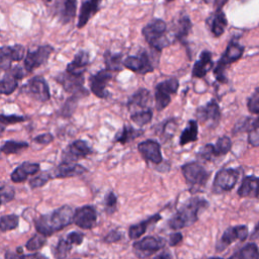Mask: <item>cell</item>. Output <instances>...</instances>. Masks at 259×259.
Wrapping results in <instances>:
<instances>
[{
	"label": "cell",
	"instance_id": "cell-52",
	"mask_svg": "<svg viewBox=\"0 0 259 259\" xmlns=\"http://www.w3.org/2000/svg\"><path fill=\"white\" fill-rule=\"evenodd\" d=\"M122 238V233H120L118 230H111L104 238L103 242L106 244H112L120 241Z\"/></svg>",
	"mask_w": 259,
	"mask_h": 259
},
{
	"label": "cell",
	"instance_id": "cell-17",
	"mask_svg": "<svg viewBox=\"0 0 259 259\" xmlns=\"http://www.w3.org/2000/svg\"><path fill=\"white\" fill-rule=\"evenodd\" d=\"M138 150L142 157L153 164H160L163 161L161 145L155 140H146L138 145Z\"/></svg>",
	"mask_w": 259,
	"mask_h": 259
},
{
	"label": "cell",
	"instance_id": "cell-7",
	"mask_svg": "<svg viewBox=\"0 0 259 259\" xmlns=\"http://www.w3.org/2000/svg\"><path fill=\"white\" fill-rule=\"evenodd\" d=\"M165 240L155 236H147L133 244V250L140 259H145L154 255L165 246Z\"/></svg>",
	"mask_w": 259,
	"mask_h": 259
},
{
	"label": "cell",
	"instance_id": "cell-8",
	"mask_svg": "<svg viewBox=\"0 0 259 259\" xmlns=\"http://www.w3.org/2000/svg\"><path fill=\"white\" fill-rule=\"evenodd\" d=\"M239 170L234 168H224L220 170L213 179L212 190L215 193L230 191L236 185L239 178Z\"/></svg>",
	"mask_w": 259,
	"mask_h": 259
},
{
	"label": "cell",
	"instance_id": "cell-2",
	"mask_svg": "<svg viewBox=\"0 0 259 259\" xmlns=\"http://www.w3.org/2000/svg\"><path fill=\"white\" fill-rule=\"evenodd\" d=\"M207 206L208 202L205 199L200 197H191L169 220L168 226L175 231L189 227L197 221L200 210Z\"/></svg>",
	"mask_w": 259,
	"mask_h": 259
},
{
	"label": "cell",
	"instance_id": "cell-51",
	"mask_svg": "<svg viewBox=\"0 0 259 259\" xmlns=\"http://www.w3.org/2000/svg\"><path fill=\"white\" fill-rule=\"evenodd\" d=\"M66 239L73 245V246H79L83 243L84 240V234L81 232H71L67 235Z\"/></svg>",
	"mask_w": 259,
	"mask_h": 259
},
{
	"label": "cell",
	"instance_id": "cell-4",
	"mask_svg": "<svg viewBox=\"0 0 259 259\" xmlns=\"http://www.w3.org/2000/svg\"><path fill=\"white\" fill-rule=\"evenodd\" d=\"M243 53H244V48L238 41L231 40L229 42L224 55L222 56V58L220 59V61L218 62L213 70L214 77L219 82H222V83L227 82V77L225 75V70L227 66L238 61L242 57Z\"/></svg>",
	"mask_w": 259,
	"mask_h": 259
},
{
	"label": "cell",
	"instance_id": "cell-60",
	"mask_svg": "<svg viewBox=\"0 0 259 259\" xmlns=\"http://www.w3.org/2000/svg\"><path fill=\"white\" fill-rule=\"evenodd\" d=\"M45 1H47V2H51L52 0H45Z\"/></svg>",
	"mask_w": 259,
	"mask_h": 259
},
{
	"label": "cell",
	"instance_id": "cell-38",
	"mask_svg": "<svg viewBox=\"0 0 259 259\" xmlns=\"http://www.w3.org/2000/svg\"><path fill=\"white\" fill-rule=\"evenodd\" d=\"M152 117H153V111L150 108L139 110V111L133 112L131 114L132 121L135 122L139 126L148 124L152 120Z\"/></svg>",
	"mask_w": 259,
	"mask_h": 259
},
{
	"label": "cell",
	"instance_id": "cell-27",
	"mask_svg": "<svg viewBox=\"0 0 259 259\" xmlns=\"http://www.w3.org/2000/svg\"><path fill=\"white\" fill-rule=\"evenodd\" d=\"M150 100H151L150 92L145 88H141L130 97L127 101V107L132 111H134V109L136 108H140V110L148 109Z\"/></svg>",
	"mask_w": 259,
	"mask_h": 259
},
{
	"label": "cell",
	"instance_id": "cell-11",
	"mask_svg": "<svg viewBox=\"0 0 259 259\" xmlns=\"http://www.w3.org/2000/svg\"><path fill=\"white\" fill-rule=\"evenodd\" d=\"M51 46H41L34 51H29L24 59V68L26 72H32L42 64H45L53 53Z\"/></svg>",
	"mask_w": 259,
	"mask_h": 259
},
{
	"label": "cell",
	"instance_id": "cell-41",
	"mask_svg": "<svg viewBox=\"0 0 259 259\" xmlns=\"http://www.w3.org/2000/svg\"><path fill=\"white\" fill-rule=\"evenodd\" d=\"M46 243H47V236L40 233H36L25 243V248L28 251H36L42 248V246Z\"/></svg>",
	"mask_w": 259,
	"mask_h": 259
},
{
	"label": "cell",
	"instance_id": "cell-54",
	"mask_svg": "<svg viewBox=\"0 0 259 259\" xmlns=\"http://www.w3.org/2000/svg\"><path fill=\"white\" fill-rule=\"evenodd\" d=\"M248 134V142L254 147L259 146V125Z\"/></svg>",
	"mask_w": 259,
	"mask_h": 259
},
{
	"label": "cell",
	"instance_id": "cell-25",
	"mask_svg": "<svg viewBox=\"0 0 259 259\" xmlns=\"http://www.w3.org/2000/svg\"><path fill=\"white\" fill-rule=\"evenodd\" d=\"M238 195L241 197H251L259 199V177H245L238 189Z\"/></svg>",
	"mask_w": 259,
	"mask_h": 259
},
{
	"label": "cell",
	"instance_id": "cell-37",
	"mask_svg": "<svg viewBox=\"0 0 259 259\" xmlns=\"http://www.w3.org/2000/svg\"><path fill=\"white\" fill-rule=\"evenodd\" d=\"M28 148V144L26 142H22V141H5L0 150L3 154L6 155H10V154H15L21 150H24Z\"/></svg>",
	"mask_w": 259,
	"mask_h": 259
},
{
	"label": "cell",
	"instance_id": "cell-1",
	"mask_svg": "<svg viewBox=\"0 0 259 259\" xmlns=\"http://www.w3.org/2000/svg\"><path fill=\"white\" fill-rule=\"evenodd\" d=\"M75 210L69 205H62L50 213L40 215L34 221V227L37 233L45 236H51L74 223Z\"/></svg>",
	"mask_w": 259,
	"mask_h": 259
},
{
	"label": "cell",
	"instance_id": "cell-3",
	"mask_svg": "<svg viewBox=\"0 0 259 259\" xmlns=\"http://www.w3.org/2000/svg\"><path fill=\"white\" fill-rule=\"evenodd\" d=\"M167 24L162 19H154L149 22L142 30L147 42L154 49L160 51L170 45L169 39L165 35Z\"/></svg>",
	"mask_w": 259,
	"mask_h": 259
},
{
	"label": "cell",
	"instance_id": "cell-28",
	"mask_svg": "<svg viewBox=\"0 0 259 259\" xmlns=\"http://www.w3.org/2000/svg\"><path fill=\"white\" fill-rule=\"evenodd\" d=\"M161 215L159 213H155L151 217H149L148 219L140 222L139 224H135V225H132L130 228H128V237L130 239L132 240H137V239H140L147 231V229L156 224L157 222H159L161 220Z\"/></svg>",
	"mask_w": 259,
	"mask_h": 259
},
{
	"label": "cell",
	"instance_id": "cell-49",
	"mask_svg": "<svg viewBox=\"0 0 259 259\" xmlns=\"http://www.w3.org/2000/svg\"><path fill=\"white\" fill-rule=\"evenodd\" d=\"M0 193H1V204H5L11 200H13L15 196V190L13 187L9 185L2 184L0 188Z\"/></svg>",
	"mask_w": 259,
	"mask_h": 259
},
{
	"label": "cell",
	"instance_id": "cell-33",
	"mask_svg": "<svg viewBox=\"0 0 259 259\" xmlns=\"http://www.w3.org/2000/svg\"><path fill=\"white\" fill-rule=\"evenodd\" d=\"M229 259H259V249L256 244L249 243Z\"/></svg>",
	"mask_w": 259,
	"mask_h": 259
},
{
	"label": "cell",
	"instance_id": "cell-13",
	"mask_svg": "<svg viewBox=\"0 0 259 259\" xmlns=\"http://www.w3.org/2000/svg\"><path fill=\"white\" fill-rule=\"evenodd\" d=\"M123 66L133 72L146 74L154 71L155 66L150 56L144 52L139 56H130L123 60Z\"/></svg>",
	"mask_w": 259,
	"mask_h": 259
},
{
	"label": "cell",
	"instance_id": "cell-42",
	"mask_svg": "<svg viewBox=\"0 0 259 259\" xmlns=\"http://www.w3.org/2000/svg\"><path fill=\"white\" fill-rule=\"evenodd\" d=\"M231 148H232V142H231V139L227 136H223L219 138L214 145V149L218 157L228 154Z\"/></svg>",
	"mask_w": 259,
	"mask_h": 259
},
{
	"label": "cell",
	"instance_id": "cell-34",
	"mask_svg": "<svg viewBox=\"0 0 259 259\" xmlns=\"http://www.w3.org/2000/svg\"><path fill=\"white\" fill-rule=\"evenodd\" d=\"M259 125V117H244L242 119H240L234 126L233 128V133L234 134H238V133H250L251 131H253L255 127H257Z\"/></svg>",
	"mask_w": 259,
	"mask_h": 259
},
{
	"label": "cell",
	"instance_id": "cell-58",
	"mask_svg": "<svg viewBox=\"0 0 259 259\" xmlns=\"http://www.w3.org/2000/svg\"><path fill=\"white\" fill-rule=\"evenodd\" d=\"M251 238H252V239H259V222H258L257 225L255 226L254 231H253V233H252V235H251Z\"/></svg>",
	"mask_w": 259,
	"mask_h": 259
},
{
	"label": "cell",
	"instance_id": "cell-47",
	"mask_svg": "<svg viewBox=\"0 0 259 259\" xmlns=\"http://www.w3.org/2000/svg\"><path fill=\"white\" fill-rule=\"evenodd\" d=\"M105 210L108 214H112L116 210L117 197L113 191H108L104 197Z\"/></svg>",
	"mask_w": 259,
	"mask_h": 259
},
{
	"label": "cell",
	"instance_id": "cell-20",
	"mask_svg": "<svg viewBox=\"0 0 259 259\" xmlns=\"http://www.w3.org/2000/svg\"><path fill=\"white\" fill-rule=\"evenodd\" d=\"M24 76V72L20 67H14L7 70V73L1 79L0 89L1 93L4 95L11 94L17 87L18 81L21 80Z\"/></svg>",
	"mask_w": 259,
	"mask_h": 259
},
{
	"label": "cell",
	"instance_id": "cell-15",
	"mask_svg": "<svg viewBox=\"0 0 259 259\" xmlns=\"http://www.w3.org/2000/svg\"><path fill=\"white\" fill-rule=\"evenodd\" d=\"M92 153L91 147L83 140L73 141L63 152V161L75 162L78 159H83Z\"/></svg>",
	"mask_w": 259,
	"mask_h": 259
},
{
	"label": "cell",
	"instance_id": "cell-32",
	"mask_svg": "<svg viewBox=\"0 0 259 259\" xmlns=\"http://www.w3.org/2000/svg\"><path fill=\"white\" fill-rule=\"evenodd\" d=\"M77 0H63L60 9V17L63 23H68L71 21L76 13Z\"/></svg>",
	"mask_w": 259,
	"mask_h": 259
},
{
	"label": "cell",
	"instance_id": "cell-55",
	"mask_svg": "<svg viewBox=\"0 0 259 259\" xmlns=\"http://www.w3.org/2000/svg\"><path fill=\"white\" fill-rule=\"evenodd\" d=\"M183 240V236L180 232H174L172 234H170L169 236V242L168 244L171 246V247H174V246H177L178 244H180Z\"/></svg>",
	"mask_w": 259,
	"mask_h": 259
},
{
	"label": "cell",
	"instance_id": "cell-43",
	"mask_svg": "<svg viewBox=\"0 0 259 259\" xmlns=\"http://www.w3.org/2000/svg\"><path fill=\"white\" fill-rule=\"evenodd\" d=\"M51 179H53L52 175L49 171H47V172H44V173L31 178L29 180V186L31 189H36V188H39V187L46 185L49 182V180H51Z\"/></svg>",
	"mask_w": 259,
	"mask_h": 259
},
{
	"label": "cell",
	"instance_id": "cell-53",
	"mask_svg": "<svg viewBox=\"0 0 259 259\" xmlns=\"http://www.w3.org/2000/svg\"><path fill=\"white\" fill-rule=\"evenodd\" d=\"M33 142L41 145H48L54 141V136L50 133H45L41 135H38L32 139Z\"/></svg>",
	"mask_w": 259,
	"mask_h": 259
},
{
	"label": "cell",
	"instance_id": "cell-9",
	"mask_svg": "<svg viewBox=\"0 0 259 259\" xmlns=\"http://www.w3.org/2000/svg\"><path fill=\"white\" fill-rule=\"evenodd\" d=\"M22 91L40 102H46L51 98L49 85L47 81L39 76L29 79L27 83L22 87Z\"/></svg>",
	"mask_w": 259,
	"mask_h": 259
},
{
	"label": "cell",
	"instance_id": "cell-36",
	"mask_svg": "<svg viewBox=\"0 0 259 259\" xmlns=\"http://www.w3.org/2000/svg\"><path fill=\"white\" fill-rule=\"evenodd\" d=\"M121 57V54H115L111 53L110 51H106L104 53V62L106 65V69L111 72L120 71L122 69L121 64H123Z\"/></svg>",
	"mask_w": 259,
	"mask_h": 259
},
{
	"label": "cell",
	"instance_id": "cell-14",
	"mask_svg": "<svg viewBox=\"0 0 259 259\" xmlns=\"http://www.w3.org/2000/svg\"><path fill=\"white\" fill-rule=\"evenodd\" d=\"M74 224L82 230H91L97 224L96 209L91 205H84L75 210Z\"/></svg>",
	"mask_w": 259,
	"mask_h": 259
},
{
	"label": "cell",
	"instance_id": "cell-21",
	"mask_svg": "<svg viewBox=\"0 0 259 259\" xmlns=\"http://www.w3.org/2000/svg\"><path fill=\"white\" fill-rule=\"evenodd\" d=\"M24 57V47L21 45H14L9 47H2L0 54L1 70H8L11 62L20 61Z\"/></svg>",
	"mask_w": 259,
	"mask_h": 259
},
{
	"label": "cell",
	"instance_id": "cell-31",
	"mask_svg": "<svg viewBox=\"0 0 259 259\" xmlns=\"http://www.w3.org/2000/svg\"><path fill=\"white\" fill-rule=\"evenodd\" d=\"M143 134H144L143 130H138L131 125H123L122 128L120 130V132L115 137V141L120 143L121 145H124V144L132 142L135 139L141 137Z\"/></svg>",
	"mask_w": 259,
	"mask_h": 259
},
{
	"label": "cell",
	"instance_id": "cell-26",
	"mask_svg": "<svg viewBox=\"0 0 259 259\" xmlns=\"http://www.w3.org/2000/svg\"><path fill=\"white\" fill-rule=\"evenodd\" d=\"M102 0H86L82 3L79 17H78V28H81L85 26V24L88 22V20L98 12L100 3Z\"/></svg>",
	"mask_w": 259,
	"mask_h": 259
},
{
	"label": "cell",
	"instance_id": "cell-48",
	"mask_svg": "<svg viewBox=\"0 0 259 259\" xmlns=\"http://www.w3.org/2000/svg\"><path fill=\"white\" fill-rule=\"evenodd\" d=\"M247 106L250 112L259 114V87L256 88L252 95L248 98Z\"/></svg>",
	"mask_w": 259,
	"mask_h": 259
},
{
	"label": "cell",
	"instance_id": "cell-44",
	"mask_svg": "<svg viewBox=\"0 0 259 259\" xmlns=\"http://www.w3.org/2000/svg\"><path fill=\"white\" fill-rule=\"evenodd\" d=\"M197 157L203 161H210L217 156L214 145L212 144H206L203 147L200 148V150L197 153Z\"/></svg>",
	"mask_w": 259,
	"mask_h": 259
},
{
	"label": "cell",
	"instance_id": "cell-61",
	"mask_svg": "<svg viewBox=\"0 0 259 259\" xmlns=\"http://www.w3.org/2000/svg\"><path fill=\"white\" fill-rule=\"evenodd\" d=\"M167 2H170V1H173V0H166Z\"/></svg>",
	"mask_w": 259,
	"mask_h": 259
},
{
	"label": "cell",
	"instance_id": "cell-5",
	"mask_svg": "<svg viewBox=\"0 0 259 259\" xmlns=\"http://www.w3.org/2000/svg\"><path fill=\"white\" fill-rule=\"evenodd\" d=\"M179 87V82L175 78H171L160 82L155 87V105L157 110L165 109L170 101L171 96L176 93Z\"/></svg>",
	"mask_w": 259,
	"mask_h": 259
},
{
	"label": "cell",
	"instance_id": "cell-22",
	"mask_svg": "<svg viewBox=\"0 0 259 259\" xmlns=\"http://www.w3.org/2000/svg\"><path fill=\"white\" fill-rule=\"evenodd\" d=\"M89 65V54L86 51H80L72 62L67 66L66 72L74 76H83Z\"/></svg>",
	"mask_w": 259,
	"mask_h": 259
},
{
	"label": "cell",
	"instance_id": "cell-46",
	"mask_svg": "<svg viewBox=\"0 0 259 259\" xmlns=\"http://www.w3.org/2000/svg\"><path fill=\"white\" fill-rule=\"evenodd\" d=\"M79 97H82V96L74 94L72 97H70V98L66 101V103L64 104V106L62 107L60 113H61L63 116H66V117L72 115V113L74 112V110H75V108H76L77 101H78Z\"/></svg>",
	"mask_w": 259,
	"mask_h": 259
},
{
	"label": "cell",
	"instance_id": "cell-23",
	"mask_svg": "<svg viewBox=\"0 0 259 259\" xmlns=\"http://www.w3.org/2000/svg\"><path fill=\"white\" fill-rule=\"evenodd\" d=\"M39 169H40V166L37 163L24 162L12 171V173L10 175V179L16 183L23 182L24 180L27 179L28 176L37 173L39 171Z\"/></svg>",
	"mask_w": 259,
	"mask_h": 259
},
{
	"label": "cell",
	"instance_id": "cell-35",
	"mask_svg": "<svg viewBox=\"0 0 259 259\" xmlns=\"http://www.w3.org/2000/svg\"><path fill=\"white\" fill-rule=\"evenodd\" d=\"M191 26H192V24H191L189 17L187 15L181 16L177 22V26H176V30H175V37L180 41H184L191 29Z\"/></svg>",
	"mask_w": 259,
	"mask_h": 259
},
{
	"label": "cell",
	"instance_id": "cell-59",
	"mask_svg": "<svg viewBox=\"0 0 259 259\" xmlns=\"http://www.w3.org/2000/svg\"><path fill=\"white\" fill-rule=\"evenodd\" d=\"M208 259H223V258H220V257H211V258H208Z\"/></svg>",
	"mask_w": 259,
	"mask_h": 259
},
{
	"label": "cell",
	"instance_id": "cell-6",
	"mask_svg": "<svg viewBox=\"0 0 259 259\" xmlns=\"http://www.w3.org/2000/svg\"><path fill=\"white\" fill-rule=\"evenodd\" d=\"M181 172L186 182L194 187H202L208 180V171L197 162L186 163L181 166Z\"/></svg>",
	"mask_w": 259,
	"mask_h": 259
},
{
	"label": "cell",
	"instance_id": "cell-29",
	"mask_svg": "<svg viewBox=\"0 0 259 259\" xmlns=\"http://www.w3.org/2000/svg\"><path fill=\"white\" fill-rule=\"evenodd\" d=\"M207 25L214 36L218 37L222 35L228 25V20L225 13L222 10H215V12L208 17Z\"/></svg>",
	"mask_w": 259,
	"mask_h": 259
},
{
	"label": "cell",
	"instance_id": "cell-40",
	"mask_svg": "<svg viewBox=\"0 0 259 259\" xmlns=\"http://www.w3.org/2000/svg\"><path fill=\"white\" fill-rule=\"evenodd\" d=\"M72 247H73V245L66 238L60 239L55 247L54 254H55L56 259H65L68 256V254L70 253Z\"/></svg>",
	"mask_w": 259,
	"mask_h": 259
},
{
	"label": "cell",
	"instance_id": "cell-12",
	"mask_svg": "<svg viewBox=\"0 0 259 259\" xmlns=\"http://www.w3.org/2000/svg\"><path fill=\"white\" fill-rule=\"evenodd\" d=\"M247 236H248L247 226L240 225V226L230 227L224 232L221 239L217 243L215 250H217V252H221L237 240H240V241L246 240Z\"/></svg>",
	"mask_w": 259,
	"mask_h": 259
},
{
	"label": "cell",
	"instance_id": "cell-56",
	"mask_svg": "<svg viewBox=\"0 0 259 259\" xmlns=\"http://www.w3.org/2000/svg\"><path fill=\"white\" fill-rule=\"evenodd\" d=\"M228 2V0H214V9L222 10L223 6Z\"/></svg>",
	"mask_w": 259,
	"mask_h": 259
},
{
	"label": "cell",
	"instance_id": "cell-16",
	"mask_svg": "<svg viewBox=\"0 0 259 259\" xmlns=\"http://www.w3.org/2000/svg\"><path fill=\"white\" fill-rule=\"evenodd\" d=\"M56 80L58 83H60L63 86V88L67 92H71L73 94L80 95V96L88 94V91L83 88V82H84L83 76H74L66 72L56 77Z\"/></svg>",
	"mask_w": 259,
	"mask_h": 259
},
{
	"label": "cell",
	"instance_id": "cell-10",
	"mask_svg": "<svg viewBox=\"0 0 259 259\" xmlns=\"http://www.w3.org/2000/svg\"><path fill=\"white\" fill-rule=\"evenodd\" d=\"M111 79L112 72L107 69L100 70L97 73L91 75L89 77V86L91 92L99 98H106L108 96L106 88Z\"/></svg>",
	"mask_w": 259,
	"mask_h": 259
},
{
	"label": "cell",
	"instance_id": "cell-18",
	"mask_svg": "<svg viewBox=\"0 0 259 259\" xmlns=\"http://www.w3.org/2000/svg\"><path fill=\"white\" fill-rule=\"evenodd\" d=\"M196 117L201 122L215 126L221 117V110L217 101L210 100L205 105L198 107L196 110Z\"/></svg>",
	"mask_w": 259,
	"mask_h": 259
},
{
	"label": "cell",
	"instance_id": "cell-45",
	"mask_svg": "<svg viewBox=\"0 0 259 259\" xmlns=\"http://www.w3.org/2000/svg\"><path fill=\"white\" fill-rule=\"evenodd\" d=\"M4 259H48L46 256L33 253V254H22L19 252H12V251H6L4 254Z\"/></svg>",
	"mask_w": 259,
	"mask_h": 259
},
{
	"label": "cell",
	"instance_id": "cell-57",
	"mask_svg": "<svg viewBox=\"0 0 259 259\" xmlns=\"http://www.w3.org/2000/svg\"><path fill=\"white\" fill-rule=\"evenodd\" d=\"M154 259H172L171 258V254L167 251H164L162 253H160L159 255H157Z\"/></svg>",
	"mask_w": 259,
	"mask_h": 259
},
{
	"label": "cell",
	"instance_id": "cell-24",
	"mask_svg": "<svg viewBox=\"0 0 259 259\" xmlns=\"http://www.w3.org/2000/svg\"><path fill=\"white\" fill-rule=\"evenodd\" d=\"M213 67V62L211 59V53L208 51H203L199 55V59L194 63L192 68V76L195 78L204 77L208 71Z\"/></svg>",
	"mask_w": 259,
	"mask_h": 259
},
{
	"label": "cell",
	"instance_id": "cell-30",
	"mask_svg": "<svg viewBox=\"0 0 259 259\" xmlns=\"http://www.w3.org/2000/svg\"><path fill=\"white\" fill-rule=\"evenodd\" d=\"M198 134V124L195 119H190L187 122V125L182 131L179 137V145L184 146L191 142H195L197 140Z\"/></svg>",
	"mask_w": 259,
	"mask_h": 259
},
{
	"label": "cell",
	"instance_id": "cell-39",
	"mask_svg": "<svg viewBox=\"0 0 259 259\" xmlns=\"http://www.w3.org/2000/svg\"><path fill=\"white\" fill-rule=\"evenodd\" d=\"M19 218L16 214H3L0 219V229L2 233L14 230L18 227Z\"/></svg>",
	"mask_w": 259,
	"mask_h": 259
},
{
	"label": "cell",
	"instance_id": "cell-50",
	"mask_svg": "<svg viewBox=\"0 0 259 259\" xmlns=\"http://www.w3.org/2000/svg\"><path fill=\"white\" fill-rule=\"evenodd\" d=\"M25 119H26L25 116L16 115V114H9V115L1 114V116H0V121H1L2 125H8V124H14V123L22 122Z\"/></svg>",
	"mask_w": 259,
	"mask_h": 259
},
{
	"label": "cell",
	"instance_id": "cell-19",
	"mask_svg": "<svg viewBox=\"0 0 259 259\" xmlns=\"http://www.w3.org/2000/svg\"><path fill=\"white\" fill-rule=\"evenodd\" d=\"M87 168H85L83 165L75 163V162H67L63 161L61 164H59L56 168H54L52 171H50L52 178H68L73 176L82 175L85 172H87Z\"/></svg>",
	"mask_w": 259,
	"mask_h": 259
}]
</instances>
